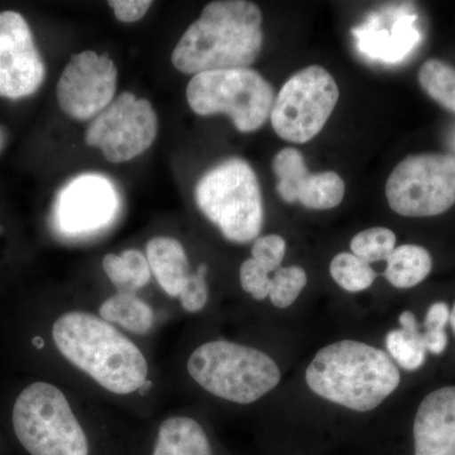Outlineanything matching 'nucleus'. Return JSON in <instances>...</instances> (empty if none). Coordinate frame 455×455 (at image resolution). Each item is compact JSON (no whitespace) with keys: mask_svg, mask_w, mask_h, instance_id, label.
Returning <instances> with one entry per match:
<instances>
[{"mask_svg":"<svg viewBox=\"0 0 455 455\" xmlns=\"http://www.w3.org/2000/svg\"><path fill=\"white\" fill-rule=\"evenodd\" d=\"M263 46L262 13L247 0H218L181 36L171 61L187 75L248 68Z\"/></svg>","mask_w":455,"mask_h":455,"instance_id":"obj_1","label":"nucleus"},{"mask_svg":"<svg viewBox=\"0 0 455 455\" xmlns=\"http://www.w3.org/2000/svg\"><path fill=\"white\" fill-rule=\"evenodd\" d=\"M52 335L68 361L113 394H133L147 381L148 364L139 347L100 317L66 313L56 320Z\"/></svg>","mask_w":455,"mask_h":455,"instance_id":"obj_2","label":"nucleus"},{"mask_svg":"<svg viewBox=\"0 0 455 455\" xmlns=\"http://www.w3.org/2000/svg\"><path fill=\"white\" fill-rule=\"evenodd\" d=\"M305 377L317 396L359 412L381 405L401 379L400 371L383 350L355 340L320 349Z\"/></svg>","mask_w":455,"mask_h":455,"instance_id":"obj_3","label":"nucleus"},{"mask_svg":"<svg viewBox=\"0 0 455 455\" xmlns=\"http://www.w3.org/2000/svg\"><path fill=\"white\" fill-rule=\"evenodd\" d=\"M196 202L227 241L243 244L259 238L265 221L262 193L256 172L242 158L206 171L196 184Z\"/></svg>","mask_w":455,"mask_h":455,"instance_id":"obj_4","label":"nucleus"},{"mask_svg":"<svg viewBox=\"0 0 455 455\" xmlns=\"http://www.w3.org/2000/svg\"><path fill=\"white\" fill-rule=\"evenodd\" d=\"M188 371L214 396L242 405L265 396L281 379L277 364L266 353L226 340L209 341L194 350Z\"/></svg>","mask_w":455,"mask_h":455,"instance_id":"obj_5","label":"nucleus"},{"mask_svg":"<svg viewBox=\"0 0 455 455\" xmlns=\"http://www.w3.org/2000/svg\"><path fill=\"white\" fill-rule=\"evenodd\" d=\"M12 419L31 455H89L88 438L68 398L50 383L35 382L20 392Z\"/></svg>","mask_w":455,"mask_h":455,"instance_id":"obj_6","label":"nucleus"},{"mask_svg":"<svg viewBox=\"0 0 455 455\" xmlns=\"http://www.w3.org/2000/svg\"><path fill=\"white\" fill-rule=\"evenodd\" d=\"M188 107L199 116L227 114L236 130H259L271 116L275 92L253 68L206 71L194 75L187 89Z\"/></svg>","mask_w":455,"mask_h":455,"instance_id":"obj_7","label":"nucleus"},{"mask_svg":"<svg viewBox=\"0 0 455 455\" xmlns=\"http://www.w3.org/2000/svg\"><path fill=\"white\" fill-rule=\"evenodd\" d=\"M339 100V88L326 68L311 65L293 74L280 90L271 112L277 136L287 142H309L323 131Z\"/></svg>","mask_w":455,"mask_h":455,"instance_id":"obj_8","label":"nucleus"},{"mask_svg":"<svg viewBox=\"0 0 455 455\" xmlns=\"http://www.w3.org/2000/svg\"><path fill=\"white\" fill-rule=\"evenodd\" d=\"M386 196L403 217H435L449 211L455 204V156H409L392 171Z\"/></svg>","mask_w":455,"mask_h":455,"instance_id":"obj_9","label":"nucleus"},{"mask_svg":"<svg viewBox=\"0 0 455 455\" xmlns=\"http://www.w3.org/2000/svg\"><path fill=\"white\" fill-rule=\"evenodd\" d=\"M157 133L158 116L152 104L125 92L92 119L85 142L100 149L109 163L122 164L145 154Z\"/></svg>","mask_w":455,"mask_h":455,"instance_id":"obj_10","label":"nucleus"},{"mask_svg":"<svg viewBox=\"0 0 455 455\" xmlns=\"http://www.w3.org/2000/svg\"><path fill=\"white\" fill-rule=\"evenodd\" d=\"M119 212L121 197L112 180L84 173L60 190L53 205V227L64 238H89L112 226Z\"/></svg>","mask_w":455,"mask_h":455,"instance_id":"obj_11","label":"nucleus"},{"mask_svg":"<svg viewBox=\"0 0 455 455\" xmlns=\"http://www.w3.org/2000/svg\"><path fill=\"white\" fill-rule=\"evenodd\" d=\"M116 83L118 70L107 53L84 51L71 57L62 71L57 83V101L66 116L89 121L112 103Z\"/></svg>","mask_w":455,"mask_h":455,"instance_id":"obj_12","label":"nucleus"},{"mask_svg":"<svg viewBox=\"0 0 455 455\" xmlns=\"http://www.w3.org/2000/svg\"><path fill=\"white\" fill-rule=\"evenodd\" d=\"M46 76L44 60L31 28L17 12L0 13V97L22 99L35 94Z\"/></svg>","mask_w":455,"mask_h":455,"instance_id":"obj_13","label":"nucleus"},{"mask_svg":"<svg viewBox=\"0 0 455 455\" xmlns=\"http://www.w3.org/2000/svg\"><path fill=\"white\" fill-rule=\"evenodd\" d=\"M272 169L278 178V196L283 202H299L307 209L328 211L339 205L346 194V185L337 172L311 173L299 149H281L275 156Z\"/></svg>","mask_w":455,"mask_h":455,"instance_id":"obj_14","label":"nucleus"},{"mask_svg":"<svg viewBox=\"0 0 455 455\" xmlns=\"http://www.w3.org/2000/svg\"><path fill=\"white\" fill-rule=\"evenodd\" d=\"M416 20L418 16L409 9L396 8L391 28L383 27L379 14H374L364 25L353 29V35L357 38V46L362 53L371 59L395 64L405 59L420 41Z\"/></svg>","mask_w":455,"mask_h":455,"instance_id":"obj_15","label":"nucleus"},{"mask_svg":"<svg viewBox=\"0 0 455 455\" xmlns=\"http://www.w3.org/2000/svg\"><path fill=\"white\" fill-rule=\"evenodd\" d=\"M415 455H455V387L431 392L414 421Z\"/></svg>","mask_w":455,"mask_h":455,"instance_id":"obj_16","label":"nucleus"},{"mask_svg":"<svg viewBox=\"0 0 455 455\" xmlns=\"http://www.w3.org/2000/svg\"><path fill=\"white\" fill-rule=\"evenodd\" d=\"M146 254L158 284L167 295L178 298L191 275L184 245L171 236H156L147 243Z\"/></svg>","mask_w":455,"mask_h":455,"instance_id":"obj_17","label":"nucleus"},{"mask_svg":"<svg viewBox=\"0 0 455 455\" xmlns=\"http://www.w3.org/2000/svg\"><path fill=\"white\" fill-rule=\"evenodd\" d=\"M152 455H212L205 431L190 418H171L158 431Z\"/></svg>","mask_w":455,"mask_h":455,"instance_id":"obj_18","label":"nucleus"},{"mask_svg":"<svg viewBox=\"0 0 455 455\" xmlns=\"http://www.w3.org/2000/svg\"><path fill=\"white\" fill-rule=\"evenodd\" d=\"M101 319L114 323L131 333H148L154 326L155 316L152 307L137 298L134 293L118 291L103 302L100 309Z\"/></svg>","mask_w":455,"mask_h":455,"instance_id":"obj_19","label":"nucleus"},{"mask_svg":"<svg viewBox=\"0 0 455 455\" xmlns=\"http://www.w3.org/2000/svg\"><path fill=\"white\" fill-rule=\"evenodd\" d=\"M433 260L420 245L405 244L395 248L387 259L386 278L397 289H411L429 276Z\"/></svg>","mask_w":455,"mask_h":455,"instance_id":"obj_20","label":"nucleus"},{"mask_svg":"<svg viewBox=\"0 0 455 455\" xmlns=\"http://www.w3.org/2000/svg\"><path fill=\"white\" fill-rule=\"evenodd\" d=\"M400 324L401 329H395L386 335V347L398 366L406 371L419 370L427 358L424 334L411 311L401 314Z\"/></svg>","mask_w":455,"mask_h":455,"instance_id":"obj_21","label":"nucleus"},{"mask_svg":"<svg viewBox=\"0 0 455 455\" xmlns=\"http://www.w3.org/2000/svg\"><path fill=\"white\" fill-rule=\"evenodd\" d=\"M103 269L121 292L134 293L151 280L148 260L137 250L107 254L103 259Z\"/></svg>","mask_w":455,"mask_h":455,"instance_id":"obj_22","label":"nucleus"},{"mask_svg":"<svg viewBox=\"0 0 455 455\" xmlns=\"http://www.w3.org/2000/svg\"><path fill=\"white\" fill-rule=\"evenodd\" d=\"M419 82L425 92L440 106L455 113V68L438 59L427 60L420 71Z\"/></svg>","mask_w":455,"mask_h":455,"instance_id":"obj_23","label":"nucleus"},{"mask_svg":"<svg viewBox=\"0 0 455 455\" xmlns=\"http://www.w3.org/2000/svg\"><path fill=\"white\" fill-rule=\"evenodd\" d=\"M331 275L341 289L348 292L367 290L376 280V274L368 263L353 253H339L331 263Z\"/></svg>","mask_w":455,"mask_h":455,"instance_id":"obj_24","label":"nucleus"},{"mask_svg":"<svg viewBox=\"0 0 455 455\" xmlns=\"http://www.w3.org/2000/svg\"><path fill=\"white\" fill-rule=\"evenodd\" d=\"M396 248V235L388 228L376 227L363 230L353 236L350 250L364 262L387 260Z\"/></svg>","mask_w":455,"mask_h":455,"instance_id":"obj_25","label":"nucleus"},{"mask_svg":"<svg viewBox=\"0 0 455 455\" xmlns=\"http://www.w3.org/2000/svg\"><path fill=\"white\" fill-rule=\"evenodd\" d=\"M307 283V276L304 268L298 266L278 268L274 278H271L269 300L280 309L289 307L299 298Z\"/></svg>","mask_w":455,"mask_h":455,"instance_id":"obj_26","label":"nucleus"},{"mask_svg":"<svg viewBox=\"0 0 455 455\" xmlns=\"http://www.w3.org/2000/svg\"><path fill=\"white\" fill-rule=\"evenodd\" d=\"M206 274H208V266L200 265L196 272L188 276L180 292V302L188 313H197V311L203 310L208 302L209 290L208 284H206Z\"/></svg>","mask_w":455,"mask_h":455,"instance_id":"obj_27","label":"nucleus"},{"mask_svg":"<svg viewBox=\"0 0 455 455\" xmlns=\"http://www.w3.org/2000/svg\"><path fill=\"white\" fill-rule=\"evenodd\" d=\"M286 254V242L281 235L259 236L254 241L252 259L259 262L269 272H276Z\"/></svg>","mask_w":455,"mask_h":455,"instance_id":"obj_28","label":"nucleus"},{"mask_svg":"<svg viewBox=\"0 0 455 455\" xmlns=\"http://www.w3.org/2000/svg\"><path fill=\"white\" fill-rule=\"evenodd\" d=\"M241 284L245 292L250 293L256 300H265L268 298L271 289V272L263 267L256 259L245 260L241 266Z\"/></svg>","mask_w":455,"mask_h":455,"instance_id":"obj_29","label":"nucleus"},{"mask_svg":"<svg viewBox=\"0 0 455 455\" xmlns=\"http://www.w3.org/2000/svg\"><path fill=\"white\" fill-rule=\"evenodd\" d=\"M110 7L116 18L123 23L139 22L151 8L149 0H112Z\"/></svg>","mask_w":455,"mask_h":455,"instance_id":"obj_30","label":"nucleus"},{"mask_svg":"<svg viewBox=\"0 0 455 455\" xmlns=\"http://www.w3.org/2000/svg\"><path fill=\"white\" fill-rule=\"evenodd\" d=\"M451 319V310L445 302H435L431 305L427 310V317H425V328L427 331H444Z\"/></svg>","mask_w":455,"mask_h":455,"instance_id":"obj_31","label":"nucleus"},{"mask_svg":"<svg viewBox=\"0 0 455 455\" xmlns=\"http://www.w3.org/2000/svg\"><path fill=\"white\" fill-rule=\"evenodd\" d=\"M424 344L427 352L433 355H440L447 348L448 337L445 331H425Z\"/></svg>","mask_w":455,"mask_h":455,"instance_id":"obj_32","label":"nucleus"},{"mask_svg":"<svg viewBox=\"0 0 455 455\" xmlns=\"http://www.w3.org/2000/svg\"><path fill=\"white\" fill-rule=\"evenodd\" d=\"M33 346L37 349H42L44 347V340L41 337H35L32 340Z\"/></svg>","mask_w":455,"mask_h":455,"instance_id":"obj_33","label":"nucleus"},{"mask_svg":"<svg viewBox=\"0 0 455 455\" xmlns=\"http://www.w3.org/2000/svg\"><path fill=\"white\" fill-rule=\"evenodd\" d=\"M449 323H451V328H453V331L455 333V304L453 310L451 311V319H449Z\"/></svg>","mask_w":455,"mask_h":455,"instance_id":"obj_34","label":"nucleus"}]
</instances>
